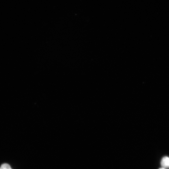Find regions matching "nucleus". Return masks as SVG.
Returning <instances> with one entry per match:
<instances>
[{"instance_id":"1","label":"nucleus","mask_w":169,"mask_h":169,"mask_svg":"<svg viewBox=\"0 0 169 169\" xmlns=\"http://www.w3.org/2000/svg\"><path fill=\"white\" fill-rule=\"evenodd\" d=\"M161 166L164 168H169V157H163L161 162Z\"/></svg>"},{"instance_id":"2","label":"nucleus","mask_w":169,"mask_h":169,"mask_svg":"<svg viewBox=\"0 0 169 169\" xmlns=\"http://www.w3.org/2000/svg\"><path fill=\"white\" fill-rule=\"evenodd\" d=\"M1 168V169H12L11 166L7 163H4L2 165Z\"/></svg>"},{"instance_id":"3","label":"nucleus","mask_w":169,"mask_h":169,"mask_svg":"<svg viewBox=\"0 0 169 169\" xmlns=\"http://www.w3.org/2000/svg\"><path fill=\"white\" fill-rule=\"evenodd\" d=\"M159 169H165V168H159Z\"/></svg>"},{"instance_id":"4","label":"nucleus","mask_w":169,"mask_h":169,"mask_svg":"<svg viewBox=\"0 0 169 169\" xmlns=\"http://www.w3.org/2000/svg\"><path fill=\"white\" fill-rule=\"evenodd\" d=\"M0 169H1V168H0Z\"/></svg>"}]
</instances>
